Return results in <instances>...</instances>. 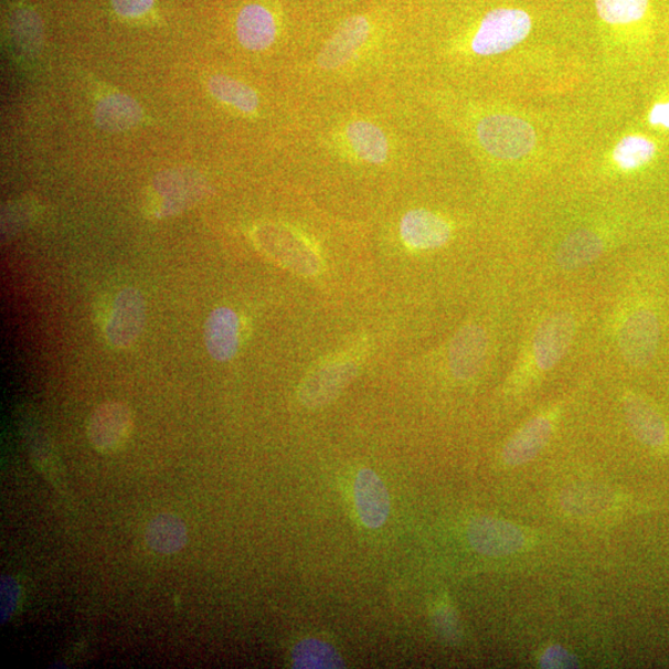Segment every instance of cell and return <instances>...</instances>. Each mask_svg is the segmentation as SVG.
<instances>
[{
    "mask_svg": "<svg viewBox=\"0 0 669 669\" xmlns=\"http://www.w3.org/2000/svg\"><path fill=\"white\" fill-rule=\"evenodd\" d=\"M401 236L408 247L417 251H434L448 245L453 227L444 217L429 210L410 211L402 219Z\"/></svg>",
    "mask_w": 669,
    "mask_h": 669,
    "instance_id": "obj_15",
    "label": "cell"
},
{
    "mask_svg": "<svg viewBox=\"0 0 669 669\" xmlns=\"http://www.w3.org/2000/svg\"><path fill=\"white\" fill-rule=\"evenodd\" d=\"M370 25L367 18L353 17L347 20L323 46L318 64L326 70L338 68L348 63L367 42Z\"/></svg>",
    "mask_w": 669,
    "mask_h": 669,
    "instance_id": "obj_17",
    "label": "cell"
},
{
    "mask_svg": "<svg viewBox=\"0 0 669 669\" xmlns=\"http://www.w3.org/2000/svg\"><path fill=\"white\" fill-rule=\"evenodd\" d=\"M276 34L275 18L268 9L258 4L242 9L237 18V36L243 46L259 52L275 42Z\"/></svg>",
    "mask_w": 669,
    "mask_h": 669,
    "instance_id": "obj_18",
    "label": "cell"
},
{
    "mask_svg": "<svg viewBox=\"0 0 669 669\" xmlns=\"http://www.w3.org/2000/svg\"><path fill=\"white\" fill-rule=\"evenodd\" d=\"M20 601V587L10 576L2 577V623L9 620L17 610Z\"/></svg>",
    "mask_w": 669,
    "mask_h": 669,
    "instance_id": "obj_28",
    "label": "cell"
},
{
    "mask_svg": "<svg viewBox=\"0 0 669 669\" xmlns=\"http://www.w3.org/2000/svg\"><path fill=\"white\" fill-rule=\"evenodd\" d=\"M144 112L135 99L126 95H110L99 100L95 109L98 127L107 131H124L134 128L141 120Z\"/></svg>",
    "mask_w": 669,
    "mask_h": 669,
    "instance_id": "obj_20",
    "label": "cell"
},
{
    "mask_svg": "<svg viewBox=\"0 0 669 669\" xmlns=\"http://www.w3.org/2000/svg\"><path fill=\"white\" fill-rule=\"evenodd\" d=\"M206 194V182L194 171L170 170L157 177L148 191L147 211L156 219L181 214Z\"/></svg>",
    "mask_w": 669,
    "mask_h": 669,
    "instance_id": "obj_5",
    "label": "cell"
},
{
    "mask_svg": "<svg viewBox=\"0 0 669 669\" xmlns=\"http://www.w3.org/2000/svg\"><path fill=\"white\" fill-rule=\"evenodd\" d=\"M433 622L437 631L446 641H458L461 635L458 616L448 603H442L435 607Z\"/></svg>",
    "mask_w": 669,
    "mask_h": 669,
    "instance_id": "obj_27",
    "label": "cell"
},
{
    "mask_svg": "<svg viewBox=\"0 0 669 669\" xmlns=\"http://www.w3.org/2000/svg\"><path fill=\"white\" fill-rule=\"evenodd\" d=\"M134 429V412L124 402L110 401L91 414L87 437L96 452L108 455L124 449Z\"/></svg>",
    "mask_w": 669,
    "mask_h": 669,
    "instance_id": "obj_12",
    "label": "cell"
},
{
    "mask_svg": "<svg viewBox=\"0 0 669 669\" xmlns=\"http://www.w3.org/2000/svg\"><path fill=\"white\" fill-rule=\"evenodd\" d=\"M354 153L372 164H382L389 156V141L383 131L369 121H353L347 130Z\"/></svg>",
    "mask_w": 669,
    "mask_h": 669,
    "instance_id": "obj_21",
    "label": "cell"
},
{
    "mask_svg": "<svg viewBox=\"0 0 669 669\" xmlns=\"http://www.w3.org/2000/svg\"><path fill=\"white\" fill-rule=\"evenodd\" d=\"M155 0H112L116 13L125 18L144 15L153 6Z\"/></svg>",
    "mask_w": 669,
    "mask_h": 669,
    "instance_id": "obj_30",
    "label": "cell"
},
{
    "mask_svg": "<svg viewBox=\"0 0 669 669\" xmlns=\"http://www.w3.org/2000/svg\"><path fill=\"white\" fill-rule=\"evenodd\" d=\"M354 505L359 519L370 530L381 529L391 512V499L386 485L371 469H361L353 486Z\"/></svg>",
    "mask_w": 669,
    "mask_h": 669,
    "instance_id": "obj_14",
    "label": "cell"
},
{
    "mask_svg": "<svg viewBox=\"0 0 669 669\" xmlns=\"http://www.w3.org/2000/svg\"><path fill=\"white\" fill-rule=\"evenodd\" d=\"M523 314L519 347L502 384L505 402L519 404L567 358L594 312L591 297L558 286L533 291Z\"/></svg>",
    "mask_w": 669,
    "mask_h": 669,
    "instance_id": "obj_1",
    "label": "cell"
},
{
    "mask_svg": "<svg viewBox=\"0 0 669 669\" xmlns=\"http://www.w3.org/2000/svg\"><path fill=\"white\" fill-rule=\"evenodd\" d=\"M532 20L521 9H496L482 19L472 39V50L481 56L509 52L529 36Z\"/></svg>",
    "mask_w": 669,
    "mask_h": 669,
    "instance_id": "obj_9",
    "label": "cell"
},
{
    "mask_svg": "<svg viewBox=\"0 0 669 669\" xmlns=\"http://www.w3.org/2000/svg\"><path fill=\"white\" fill-rule=\"evenodd\" d=\"M564 410L565 403L562 401L535 413L506 442L501 454L503 463L507 466H521L539 456L553 438Z\"/></svg>",
    "mask_w": 669,
    "mask_h": 669,
    "instance_id": "obj_8",
    "label": "cell"
},
{
    "mask_svg": "<svg viewBox=\"0 0 669 669\" xmlns=\"http://www.w3.org/2000/svg\"><path fill=\"white\" fill-rule=\"evenodd\" d=\"M655 153L654 141L641 136H628L615 148L614 161L622 170L631 171L647 164Z\"/></svg>",
    "mask_w": 669,
    "mask_h": 669,
    "instance_id": "obj_25",
    "label": "cell"
},
{
    "mask_svg": "<svg viewBox=\"0 0 669 669\" xmlns=\"http://www.w3.org/2000/svg\"><path fill=\"white\" fill-rule=\"evenodd\" d=\"M23 434L28 439L30 453H32L38 468L44 474H55L56 455L52 443L43 437L42 432L36 428L28 429L25 424L23 425Z\"/></svg>",
    "mask_w": 669,
    "mask_h": 669,
    "instance_id": "obj_26",
    "label": "cell"
},
{
    "mask_svg": "<svg viewBox=\"0 0 669 669\" xmlns=\"http://www.w3.org/2000/svg\"><path fill=\"white\" fill-rule=\"evenodd\" d=\"M360 364L349 354L334 357L316 364L299 384L298 401L308 410H321L337 401L358 378Z\"/></svg>",
    "mask_w": 669,
    "mask_h": 669,
    "instance_id": "obj_4",
    "label": "cell"
},
{
    "mask_svg": "<svg viewBox=\"0 0 669 669\" xmlns=\"http://www.w3.org/2000/svg\"><path fill=\"white\" fill-rule=\"evenodd\" d=\"M495 348V328L471 320L453 334L445 352L446 369L453 380L465 383L478 379L488 368Z\"/></svg>",
    "mask_w": 669,
    "mask_h": 669,
    "instance_id": "obj_3",
    "label": "cell"
},
{
    "mask_svg": "<svg viewBox=\"0 0 669 669\" xmlns=\"http://www.w3.org/2000/svg\"><path fill=\"white\" fill-rule=\"evenodd\" d=\"M663 288L647 270L635 269L614 289L606 308L604 344L623 368H650L660 354L666 331Z\"/></svg>",
    "mask_w": 669,
    "mask_h": 669,
    "instance_id": "obj_2",
    "label": "cell"
},
{
    "mask_svg": "<svg viewBox=\"0 0 669 669\" xmlns=\"http://www.w3.org/2000/svg\"><path fill=\"white\" fill-rule=\"evenodd\" d=\"M650 121L655 126L669 128V103L655 106L650 115Z\"/></svg>",
    "mask_w": 669,
    "mask_h": 669,
    "instance_id": "obj_31",
    "label": "cell"
},
{
    "mask_svg": "<svg viewBox=\"0 0 669 669\" xmlns=\"http://www.w3.org/2000/svg\"><path fill=\"white\" fill-rule=\"evenodd\" d=\"M209 89L223 104L252 114L258 107V96L251 87L227 76H214L210 79Z\"/></svg>",
    "mask_w": 669,
    "mask_h": 669,
    "instance_id": "obj_23",
    "label": "cell"
},
{
    "mask_svg": "<svg viewBox=\"0 0 669 669\" xmlns=\"http://www.w3.org/2000/svg\"><path fill=\"white\" fill-rule=\"evenodd\" d=\"M291 663L299 669H337L344 662L337 648L318 638H306L293 648Z\"/></svg>",
    "mask_w": 669,
    "mask_h": 669,
    "instance_id": "obj_22",
    "label": "cell"
},
{
    "mask_svg": "<svg viewBox=\"0 0 669 669\" xmlns=\"http://www.w3.org/2000/svg\"><path fill=\"white\" fill-rule=\"evenodd\" d=\"M208 352L216 362H229L236 357L240 348V319L227 307L212 310L204 329Z\"/></svg>",
    "mask_w": 669,
    "mask_h": 669,
    "instance_id": "obj_16",
    "label": "cell"
},
{
    "mask_svg": "<svg viewBox=\"0 0 669 669\" xmlns=\"http://www.w3.org/2000/svg\"><path fill=\"white\" fill-rule=\"evenodd\" d=\"M255 242L263 255L298 276L314 277L321 269L317 253L287 229L262 226L255 232Z\"/></svg>",
    "mask_w": 669,
    "mask_h": 669,
    "instance_id": "obj_6",
    "label": "cell"
},
{
    "mask_svg": "<svg viewBox=\"0 0 669 669\" xmlns=\"http://www.w3.org/2000/svg\"><path fill=\"white\" fill-rule=\"evenodd\" d=\"M146 541L150 550L171 555L180 552L188 543V529L180 517L161 513L147 527Z\"/></svg>",
    "mask_w": 669,
    "mask_h": 669,
    "instance_id": "obj_19",
    "label": "cell"
},
{
    "mask_svg": "<svg viewBox=\"0 0 669 669\" xmlns=\"http://www.w3.org/2000/svg\"><path fill=\"white\" fill-rule=\"evenodd\" d=\"M597 13L606 24L630 25L641 22L650 0H595Z\"/></svg>",
    "mask_w": 669,
    "mask_h": 669,
    "instance_id": "obj_24",
    "label": "cell"
},
{
    "mask_svg": "<svg viewBox=\"0 0 669 669\" xmlns=\"http://www.w3.org/2000/svg\"><path fill=\"white\" fill-rule=\"evenodd\" d=\"M147 322V300L137 288L121 289L112 304L105 337L112 348L126 350L138 341Z\"/></svg>",
    "mask_w": 669,
    "mask_h": 669,
    "instance_id": "obj_11",
    "label": "cell"
},
{
    "mask_svg": "<svg viewBox=\"0 0 669 669\" xmlns=\"http://www.w3.org/2000/svg\"><path fill=\"white\" fill-rule=\"evenodd\" d=\"M580 665L576 657L565 650L562 646H552L541 658L543 668H574Z\"/></svg>",
    "mask_w": 669,
    "mask_h": 669,
    "instance_id": "obj_29",
    "label": "cell"
},
{
    "mask_svg": "<svg viewBox=\"0 0 669 669\" xmlns=\"http://www.w3.org/2000/svg\"><path fill=\"white\" fill-rule=\"evenodd\" d=\"M625 420L634 437L646 448L669 454V423L657 405L641 392L623 391Z\"/></svg>",
    "mask_w": 669,
    "mask_h": 669,
    "instance_id": "obj_10",
    "label": "cell"
},
{
    "mask_svg": "<svg viewBox=\"0 0 669 669\" xmlns=\"http://www.w3.org/2000/svg\"><path fill=\"white\" fill-rule=\"evenodd\" d=\"M478 137L489 155L503 160H517L530 155L537 141L531 125L509 115L485 117L478 126Z\"/></svg>",
    "mask_w": 669,
    "mask_h": 669,
    "instance_id": "obj_7",
    "label": "cell"
},
{
    "mask_svg": "<svg viewBox=\"0 0 669 669\" xmlns=\"http://www.w3.org/2000/svg\"><path fill=\"white\" fill-rule=\"evenodd\" d=\"M472 549L488 556L511 555L524 549L527 537L516 524L491 517H479L468 527Z\"/></svg>",
    "mask_w": 669,
    "mask_h": 669,
    "instance_id": "obj_13",
    "label": "cell"
}]
</instances>
